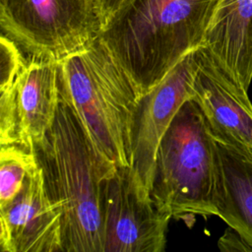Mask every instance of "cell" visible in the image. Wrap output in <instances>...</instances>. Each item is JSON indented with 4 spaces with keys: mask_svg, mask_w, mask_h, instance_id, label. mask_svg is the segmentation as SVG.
Instances as JSON below:
<instances>
[{
    "mask_svg": "<svg viewBox=\"0 0 252 252\" xmlns=\"http://www.w3.org/2000/svg\"><path fill=\"white\" fill-rule=\"evenodd\" d=\"M32 151L45 191L61 215L62 251L103 252L102 187L116 166L97 156L60 93L55 119Z\"/></svg>",
    "mask_w": 252,
    "mask_h": 252,
    "instance_id": "1",
    "label": "cell"
},
{
    "mask_svg": "<svg viewBox=\"0 0 252 252\" xmlns=\"http://www.w3.org/2000/svg\"><path fill=\"white\" fill-rule=\"evenodd\" d=\"M222 0H134L99 34L141 95L204 45Z\"/></svg>",
    "mask_w": 252,
    "mask_h": 252,
    "instance_id": "2",
    "label": "cell"
},
{
    "mask_svg": "<svg viewBox=\"0 0 252 252\" xmlns=\"http://www.w3.org/2000/svg\"><path fill=\"white\" fill-rule=\"evenodd\" d=\"M58 85L97 156L116 167L131 166L132 125L141 94L99 37L59 61Z\"/></svg>",
    "mask_w": 252,
    "mask_h": 252,
    "instance_id": "3",
    "label": "cell"
},
{
    "mask_svg": "<svg viewBox=\"0 0 252 252\" xmlns=\"http://www.w3.org/2000/svg\"><path fill=\"white\" fill-rule=\"evenodd\" d=\"M217 147L193 99L178 109L156 156L151 197L188 226L196 217L217 216Z\"/></svg>",
    "mask_w": 252,
    "mask_h": 252,
    "instance_id": "4",
    "label": "cell"
},
{
    "mask_svg": "<svg viewBox=\"0 0 252 252\" xmlns=\"http://www.w3.org/2000/svg\"><path fill=\"white\" fill-rule=\"evenodd\" d=\"M0 26L29 57L57 61L89 47L101 31L94 0H6Z\"/></svg>",
    "mask_w": 252,
    "mask_h": 252,
    "instance_id": "5",
    "label": "cell"
},
{
    "mask_svg": "<svg viewBox=\"0 0 252 252\" xmlns=\"http://www.w3.org/2000/svg\"><path fill=\"white\" fill-rule=\"evenodd\" d=\"M103 252H161L171 215L137 184L130 166L116 167L102 187Z\"/></svg>",
    "mask_w": 252,
    "mask_h": 252,
    "instance_id": "6",
    "label": "cell"
},
{
    "mask_svg": "<svg viewBox=\"0 0 252 252\" xmlns=\"http://www.w3.org/2000/svg\"><path fill=\"white\" fill-rule=\"evenodd\" d=\"M59 61L29 57L15 82L1 91L0 143L32 148L51 127L58 103Z\"/></svg>",
    "mask_w": 252,
    "mask_h": 252,
    "instance_id": "7",
    "label": "cell"
},
{
    "mask_svg": "<svg viewBox=\"0 0 252 252\" xmlns=\"http://www.w3.org/2000/svg\"><path fill=\"white\" fill-rule=\"evenodd\" d=\"M195 50L184 56L159 84L138 100L132 125L130 167L138 186L149 195L158 145L178 109L193 96Z\"/></svg>",
    "mask_w": 252,
    "mask_h": 252,
    "instance_id": "8",
    "label": "cell"
},
{
    "mask_svg": "<svg viewBox=\"0 0 252 252\" xmlns=\"http://www.w3.org/2000/svg\"><path fill=\"white\" fill-rule=\"evenodd\" d=\"M192 98L199 105L213 138L252 153V103L248 91L204 46L195 50Z\"/></svg>",
    "mask_w": 252,
    "mask_h": 252,
    "instance_id": "9",
    "label": "cell"
},
{
    "mask_svg": "<svg viewBox=\"0 0 252 252\" xmlns=\"http://www.w3.org/2000/svg\"><path fill=\"white\" fill-rule=\"evenodd\" d=\"M0 213L2 252L62 251L61 215L45 191L38 164Z\"/></svg>",
    "mask_w": 252,
    "mask_h": 252,
    "instance_id": "10",
    "label": "cell"
},
{
    "mask_svg": "<svg viewBox=\"0 0 252 252\" xmlns=\"http://www.w3.org/2000/svg\"><path fill=\"white\" fill-rule=\"evenodd\" d=\"M204 46L248 91L252 81V0H222Z\"/></svg>",
    "mask_w": 252,
    "mask_h": 252,
    "instance_id": "11",
    "label": "cell"
},
{
    "mask_svg": "<svg viewBox=\"0 0 252 252\" xmlns=\"http://www.w3.org/2000/svg\"><path fill=\"white\" fill-rule=\"evenodd\" d=\"M216 147L217 216L252 247V153L218 141Z\"/></svg>",
    "mask_w": 252,
    "mask_h": 252,
    "instance_id": "12",
    "label": "cell"
},
{
    "mask_svg": "<svg viewBox=\"0 0 252 252\" xmlns=\"http://www.w3.org/2000/svg\"><path fill=\"white\" fill-rule=\"evenodd\" d=\"M36 167L37 162L32 148L20 144L1 145L0 210L13 201L29 174Z\"/></svg>",
    "mask_w": 252,
    "mask_h": 252,
    "instance_id": "13",
    "label": "cell"
},
{
    "mask_svg": "<svg viewBox=\"0 0 252 252\" xmlns=\"http://www.w3.org/2000/svg\"><path fill=\"white\" fill-rule=\"evenodd\" d=\"M24 51L19 45L5 34L0 38V90L11 86L18 78L28 59L24 56Z\"/></svg>",
    "mask_w": 252,
    "mask_h": 252,
    "instance_id": "14",
    "label": "cell"
},
{
    "mask_svg": "<svg viewBox=\"0 0 252 252\" xmlns=\"http://www.w3.org/2000/svg\"><path fill=\"white\" fill-rule=\"evenodd\" d=\"M101 31L134 0H94ZM100 31V32H101ZM100 34V33H99Z\"/></svg>",
    "mask_w": 252,
    "mask_h": 252,
    "instance_id": "15",
    "label": "cell"
},
{
    "mask_svg": "<svg viewBox=\"0 0 252 252\" xmlns=\"http://www.w3.org/2000/svg\"><path fill=\"white\" fill-rule=\"evenodd\" d=\"M221 251H252V247L232 227L228 226L218 241Z\"/></svg>",
    "mask_w": 252,
    "mask_h": 252,
    "instance_id": "16",
    "label": "cell"
},
{
    "mask_svg": "<svg viewBox=\"0 0 252 252\" xmlns=\"http://www.w3.org/2000/svg\"><path fill=\"white\" fill-rule=\"evenodd\" d=\"M5 1H6V0H0V4H1V3H4Z\"/></svg>",
    "mask_w": 252,
    "mask_h": 252,
    "instance_id": "17",
    "label": "cell"
}]
</instances>
